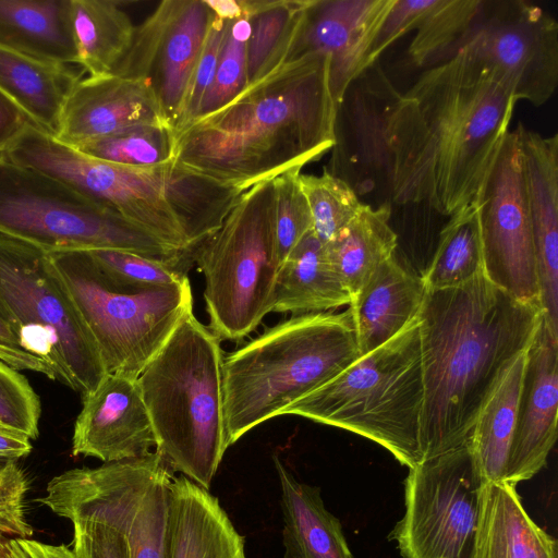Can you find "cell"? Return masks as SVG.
<instances>
[{"label": "cell", "instance_id": "6da1fadb", "mask_svg": "<svg viewBox=\"0 0 558 558\" xmlns=\"http://www.w3.org/2000/svg\"><path fill=\"white\" fill-rule=\"evenodd\" d=\"M337 108L328 57L305 54L173 130V160L245 192L332 149Z\"/></svg>", "mask_w": 558, "mask_h": 558}, {"label": "cell", "instance_id": "7a4b0ae2", "mask_svg": "<svg viewBox=\"0 0 558 558\" xmlns=\"http://www.w3.org/2000/svg\"><path fill=\"white\" fill-rule=\"evenodd\" d=\"M544 310L518 301L484 274L450 289H426L420 323L423 460L469 442L502 369L527 349Z\"/></svg>", "mask_w": 558, "mask_h": 558}, {"label": "cell", "instance_id": "3957f363", "mask_svg": "<svg viewBox=\"0 0 558 558\" xmlns=\"http://www.w3.org/2000/svg\"><path fill=\"white\" fill-rule=\"evenodd\" d=\"M405 95L421 124V202L451 217L474 203L509 132L517 99L461 51L424 71Z\"/></svg>", "mask_w": 558, "mask_h": 558}, {"label": "cell", "instance_id": "277c9868", "mask_svg": "<svg viewBox=\"0 0 558 558\" xmlns=\"http://www.w3.org/2000/svg\"><path fill=\"white\" fill-rule=\"evenodd\" d=\"M360 357L350 310L292 315L222 361L226 444L332 380Z\"/></svg>", "mask_w": 558, "mask_h": 558}, {"label": "cell", "instance_id": "5b68a950", "mask_svg": "<svg viewBox=\"0 0 558 558\" xmlns=\"http://www.w3.org/2000/svg\"><path fill=\"white\" fill-rule=\"evenodd\" d=\"M220 341L190 311L137 377L155 451L207 490L228 448Z\"/></svg>", "mask_w": 558, "mask_h": 558}, {"label": "cell", "instance_id": "8992f818", "mask_svg": "<svg viewBox=\"0 0 558 558\" xmlns=\"http://www.w3.org/2000/svg\"><path fill=\"white\" fill-rule=\"evenodd\" d=\"M420 323L360 356L332 380L290 405L299 415L363 436L388 450L408 469L423 461Z\"/></svg>", "mask_w": 558, "mask_h": 558}, {"label": "cell", "instance_id": "52a82bcc", "mask_svg": "<svg viewBox=\"0 0 558 558\" xmlns=\"http://www.w3.org/2000/svg\"><path fill=\"white\" fill-rule=\"evenodd\" d=\"M46 262L89 329L108 374L137 378L193 311L190 280L172 287L126 283L87 251L46 252Z\"/></svg>", "mask_w": 558, "mask_h": 558}, {"label": "cell", "instance_id": "ba28073f", "mask_svg": "<svg viewBox=\"0 0 558 558\" xmlns=\"http://www.w3.org/2000/svg\"><path fill=\"white\" fill-rule=\"evenodd\" d=\"M338 160L331 174L378 206L415 204L421 149L420 122L412 98L401 94L378 61L348 86L337 108Z\"/></svg>", "mask_w": 558, "mask_h": 558}, {"label": "cell", "instance_id": "9c48e42d", "mask_svg": "<svg viewBox=\"0 0 558 558\" xmlns=\"http://www.w3.org/2000/svg\"><path fill=\"white\" fill-rule=\"evenodd\" d=\"M0 233L47 253L114 250L170 264H192L172 248L64 183L0 154Z\"/></svg>", "mask_w": 558, "mask_h": 558}, {"label": "cell", "instance_id": "30bf717a", "mask_svg": "<svg viewBox=\"0 0 558 558\" xmlns=\"http://www.w3.org/2000/svg\"><path fill=\"white\" fill-rule=\"evenodd\" d=\"M0 317L21 348L84 396L108 374L72 300L51 274L46 252L0 233Z\"/></svg>", "mask_w": 558, "mask_h": 558}, {"label": "cell", "instance_id": "8fae6325", "mask_svg": "<svg viewBox=\"0 0 558 558\" xmlns=\"http://www.w3.org/2000/svg\"><path fill=\"white\" fill-rule=\"evenodd\" d=\"M205 279L209 329L239 341L272 310L278 274L272 180L245 191L221 227L194 251Z\"/></svg>", "mask_w": 558, "mask_h": 558}, {"label": "cell", "instance_id": "7c38bea8", "mask_svg": "<svg viewBox=\"0 0 558 558\" xmlns=\"http://www.w3.org/2000/svg\"><path fill=\"white\" fill-rule=\"evenodd\" d=\"M144 229L166 245L190 248L170 208L158 167L132 168L93 158L28 123L3 153Z\"/></svg>", "mask_w": 558, "mask_h": 558}, {"label": "cell", "instance_id": "4fadbf2b", "mask_svg": "<svg viewBox=\"0 0 558 558\" xmlns=\"http://www.w3.org/2000/svg\"><path fill=\"white\" fill-rule=\"evenodd\" d=\"M483 486L469 442L409 469L390 533L401 557L473 558Z\"/></svg>", "mask_w": 558, "mask_h": 558}, {"label": "cell", "instance_id": "5bb4252c", "mask_svg": "<svg viewBox=\"0 0 558 558\" xmlns=\"http://www.w3.org/2000/svg\"><path fill=\"white\" fill-rule=\"evenodd\" d=\"M459 51L493 72L517 101L539 107L557 88L558 23L533 3L482 0Z\"/></svg>", "mask_w": 558, "mask_h": 558}, {"label": "cell", "instance_id": "9a60e30c", "mask_svg": "<svg viewBox=\"0 0 558 558\" xmlns=\"http://www.w3.org/2000/svg\"><path fill=\"white\" fill-rule=\"evenodd\" d=\"M473 204L478 215L484 276L513 299L541 304L526 182L515 130L505 136Z\"/></svg>", "mask_w": 558, "mask_h": 558}, {"label": "cell", "instance_id": "2e32d148", "mask_svg": "<svg viewBox=\"0 0 558 558\" xmlns=\"http://www.w3.org/2000/svg\"><path fill=\"white\" fill-rule=\"evenodd\" d=\"M213 12L205 0H165L135 27L133 41L114 75L148 80L161 110L179 125L201 59Z\"/></svg>", "mask_w": 558, "mask_h": 558}, {"label": "cell", "instance_id": "e0dca14e", "mask_svg": "<svg viewBox=\"0 0 558 558\" xmlns=\"http://www.w3.org/2000/svg\"><path fill=\"white\" fill-rule=\"evenodd\" d=\"M395 0H310L289 52L328 57L329 83L338 107L348 86L368 64L371 48Z\"/></svg>", "mask_w": 558, "mask_h": 558}, {"label": "cell", "instance_id": "ac0fdd59", "mask_svg": "<svg viewBox=\"0 0 558 558\" xmlns=\"http://www.w3.org/2000/svg\"><path fill=\"white\" fill-rule=\"evenodd\" d=\"M156 446L137 378L107 374L94 390L82 396L72 436L73 456L109 463L148 456Z\"/></svg>", "mask_w": 558, "mask_h": 558}, {"label": "cell", "instance_id": "d6986e66", "mask_svg": "<svg viewBox=\"0 0 558 558\" xmlns=\"http://www.w3.org/2000/svg\"><path fill=\"white\" fill-rule=\"evenodd\" d=\"M558 333L545 313L526 350L515 428L505 481L517 485L536 475L557 438Z\"/></svg>", "mask_w": 558, "mask_h": 558}, {"label": "cell", "instance_id": "ffe728a7", "mask_svg": "<svg viewBox=\"0 0 558 558\" xmlns=\"http://www.w3.org/2000/svg\"><path fill=\"white\" fill-rule=\"evenodd\" d=\"M144 125L172 128L148 80L114 74L88 76L82 78L69 95L54 137L76 147Z\"/></svg>", "mask_w": 558, "mask_h": 558}, {"label": "cell", "instance_id": "44dd1931", "mask_svg": "<svg viewBox=\"0 0 558 558\" xmlns=\"http://www.w3.org/2000/svg\"><path fill=\"white\" fill-rule=\"evenodd\" d=\"M519 137L537 265L541 304L558 333V135L543 136L521 123Z\"/></svg>", "mask_w": 558, "mask_h": 558}, {"label": "cell", "instance_id": "7402d4cb", "mask_svg": "<svg viewBox=\"0 0 558 558\" xmlns=\"http://www.w3.org/2000/svg\"><path fill=\"white\" fill-rule=\"evenodd\" d=\"M167 558H246L245 538L217 497L183 475L170 487Z\"/></svg>", "mask_w": 558, "mask_h": 558}, {"label": "cell", "instance_id": "603a6c76", "mask_svg": "<svg viewBox=\"0 0 558 558\" xmlns=\"http://www.w3.org/2000/svg\"><path fill=\"white\" fill-rule=\"evenodd\" d=\"M425 293L422 276L407 270L395 255L384 262L349 304L360 356L386 343L415 319Z\"/></svg>", "mask_w": 558, "mask_h": 558}, {"label": "cell", "instance_id": "cb8c5ba5", "mask_svg": "<svg viewBox=\"0 0 558 558\" xmlns=\"http://www.w3.org/2000/svg\"><path fill=\"white\" fill-rule=\"evenodd\" d=\"M473 558H558V544L529 515L515 485L486 483Z\"/></svg>", "mask_w": 558, "mask_h": 558}, {"label": "cell", "instance_id": "d4e9b609", "mask_svg": "<svg viewBox=\"0 0 558 558\" xmlns=\"http://www.w3.org/2000/svg\"><path fill=\"white\" fill-rule=\"evenodd\" d=\"M283 558H354L341 522L329 512L319 487L299 482L278 456Z\"/></svg>", "mask_w": 558, "mask_h": 558}, {"label": "cell", "instance_id": "484cf974", "mask_svg": "<svg viewBox=\"0 0 558 558\" xmlns=\"http://www.w3.org/2000/svg\"><path fill=\"white\" fill-rule=\"evenodd\" d=\"M82 72L65 64L35 59L0 44V93L28 121L56 136L64 104Z\"/></svg>", "mask_w": 558, "mask_h": 558}, {"label": "cell", "instance_id": "4316f807", "mask_svg": "<svg viewBox=\"0 0 558 558\" xmlns=\"http://www.w3.org/2000/svg\"><path fill=\"white\" fill-rule=\"evenodd\" d=\"M0 44L43 61L77 64L71 0H0Z\"/></svg>", "mask_w": 558, "mask_h": 558}, {"label": "cell", "instance_id": "83f0119b", "mask_svg": "<svg viewBox=\"0 0 558 558\" xmlns=\"http://www.w3.org/2000/svg\"><path fill=\"white\" fill-rule=\"evenodd\" d=\"M350 302L351 296L332 268L325 244L312 230L278 269L271 312L323 313Z\"/></svg>", "mask_w": 558, "mask_h": 558}, {"label": "cell", "instance_id": "f1b7e54d", "mask_svg": "<svg viewBox=\"0 0 558 558\" xmlns=\"http://www.w3.org/2000/svg\"><path fill=\"white\" fill-rule=\"evenodd\" d=\"M526 350L520 352L502 369L484 400L472 429L469 445L484 484L505 481L517 423Z\"/></svg>", "mask_w": 558, "mask_h": 558}, {"label": "cell", "instance_id": "f546056e", "mask_svg": "<svg viewBox=\"0 0 558 558\" xmlns=\"http://www.w3.org/2000/svg\"><path fill=\"white\" fill-rule=\"evenodd\" d=\"M166 199L190 248L216 232L244 191L190 171L174 160L158 166Z\"/></svg>", "mask_w": 558, "mask_h": 558}, {"label": "cell", "instance_id": "4dcf8cb0", "mask_svg": "<svg viewBox=\"0 0 558 558\" xmlns=\"http://www.w3.org/2000/svg\"><path fill=\"white\" fill-rule=\"evenodd\" d=\"M390 206L363 204L339 234L325 244L332 268L351 300L375 270L395 255L397 234L389 225Z\"/></svg>", "mask_w": 558, "mask_h": 558}, {"label": "cell", "instance_id": "1f68e13d", "mask_svg": "<svg viewBox=\"0 0 558 558\" xmlns=\"http://www.w3.org/2000/svg\"><path fill=\"white\" fill-rule=\"evenodd\" d=\"M77 64L90 77L112 74L133 41L135 26L119 3L71 0Z\"/></svg>", "mask_w": 558, "mask_h": 558}, {"label": "cell", "instance_id": "d6a6232c", "mask_svg": "<svg viewBox=\"0 0 558 558\" xmlns=\"http://www.w3.org/2000/svg\"><path fill=\"white\" fill-rule=\"evenodd\" d=\"M310 0H241L250 24L247 85L284 63Z\"/></svg>", "mask_w": 558, "mask_h": 558}, {"label": "cell", "instance_id": "836d02e7", "mask_svg": "<svg viewBox=\"0 0 558 558\" xmlns=\"http://www.w3.org/2000/svg\"><path fill=\"white\" fill-rule=\"evenodd\" d=\"M483 272L477 209L471 204L441 229L435 254L422 278L429 290L460 287Z\"/></svg>", "mask_w": 558, "mask_h": 558}, {"label": "cell", "instance_id": "e575fe53", "mask_svg": "<svg viewBox=\"0 0 558 558\" xmlns=\"http://www.w3.org/2000/svg\"><path fill=\"white\" fill-rule=\"evenodd\" d=\"M482 0H433L415 27L409 54L417 66L451 59L464 41Z\"/></svg>", "mask_w": 558, "mask_h": 558}, {"label": "cell", "instance_id": "d590c367", "mask_svg": "<svg viewBox=\"0 0 558 558\" xmlns=\"http://www.w3.org/2000/svg\"><path fill=\"white\" fill-rule=\"evenodd\" d=\"M74 148L114 165L132 168L158 167L173 160V129L156 125L135 126Z\"/></svg>", "mask_w": 558, "mask_h": 558}, {"label": "cell", "instance_id": "8d00e7d4", "mask_svg": "<svg viewBox=\"0 0 558 558\" xmlns=\"http://www.w3.org/2000/svg\"><path fill=\"white\" fill-rule=\"evenodd\" d=\"M314 234L324 244L332 241L356 216L364 203L340 178L324 171L320 175L300 174Z\"/></svg>", "mask_w": 558, "mask_h": 558}, {"label": "cell", "instance_id": "74e56055", "mask_svg": "<svg viewBox=\"0 0 558 558\" xmlns=\"http://www.w3.org/2000/svg\"><path fill=\"white\" fill-rule=\"evenodd\" d=\"M301 168H292L272 180V211L278 266L313 230L306 198L300 183Z\"/></svg>", "mask_w": 558, "mask_h": 558}, {"label": "cell", "instance_id": "f35d334b", "mask_svg": "<svg viewBox=\"0 0 558 558\" xmlns=\"http://www.w3.org/2000/svg\"><path fill=\"white\" fill-rule=\"evenodd\" d=\"M248 36L250 24L245 17L227 21L216 72L196 117L225 106L247 85L246 43Z\"/></svg>", "mask_w": 558, "mask_h": 558}, {"label": "cell", "instance_id": "ab89813d", "mask_svg": "<svg viewBox=\"0 0 558 558\" xmlns=\"http://www.w3.org/2000/svg\"><path fill=\"white\" fill-rule=\"evenodd\" d=\"M110 276L142 287H172L189 281V264H170L124 251H87Z\"/></svg>", "mask_w": 558, "mask_h": 558}, {"label": "cell", "instance_id": "60d3db41", "mask_svg": "<svg viewBox=\"0 0 558 558\" xmlns=\"http://www.w3.org/2000/svg\"><path fill=\"white\" fill-rule=\"evenodd\" d=\"M40 413L39 398L26 377L0 360V425L36 439Z\"/></svg>", "mask_w": 558, "mask_h": 558}, {"label": "cell", "instance_id": "b9f144b4", "mask_svg": "<svg viewBox=\"0 0 558 558\" xmlns=\"http://www.w3.org/2000/svg\"><path fill=\"white\" fill-rule=\"evenodd\" d=\"M28 478L16 461L0 463V534L29 538L34 531L26 519Z\"/></svg>", "mask_w": 558, "mask_h": 558}, {"label": "cell", "instance_id": "7bdbcfd3", "mask_svg": "<svg viewBox=\"0 0 558 558\" xmlns=\"http://www.w3.org/2000/svg\"><path fill=\"white\" fill-rule=\"evenodd\" d=\"M227 21L228 20H222L213 13L207 39L185 100L183 114L175 129L194 119L198 113L202 100L209 88L216 72L226 34Z\"/></svg>", "mask_w": 558, "mask_h": 558}, {"label": "cell", "instance_id": "ee69618b", "mask_svg": "<svg viewBox=\"0 0 558 558\" xmlns=\"http://www.w3.org/2000/svg\"><path fill=\"white\" fill-rule=\"evenodd\" d=\"M433 0H395L375 35L368 64L378 61L379 56L400 37L415 29Z\"/></svg>", "mask_w": 558, "mask_h": 558}, {"label": "cell", "instance_id": "f6af8a7d", "mask_svg": "<svg viewBox=\"0 0 558 558\" xmlns=\"http://www.w3.org/2000/svg\"><path fill=\"white\" fill-rule=\"evenodd\" d=\"M0 558H75L70 545H51L0 534Z\"/></svg>", "mask_w": 558, "mask_h": 558}, {"label": "cell", "instance_id": "bcb514c9", "mask_svg": "<svg viewBox=\"0 0 558 558\" xmlns=\"http://www.w3.org/2000/svg\"><path fill=\"white\" fill-rule=\"evenodd\" d=\"M31 123L26 116L2 93H0V154Z\"/></svg>", "mask_w": 558, "mask_h": 558}, {"label": "cell", "instance_id": "7dc6e473", "mask_svg": "<svg viewBox=\"0 0 558 558\" xmlns=\"http://www.w3.org/2000/svg\"><path fill=\"white\" fill-rule=\"evenodd\" d=\"M31 440L25 434L0 425V463L28 456L33 449Z\"/></svg>", "mask_w": 558, "mask_h": 558}, {"label": "cell", "instance_id": "c3c4849f", "mask_svg": "<svg viewBox=\"0 0 558 558\" xmlns=\"http://www.w3.org/2000/svg\"><path fill=\"white\" fill-rule=\"evenodd\" d=\"M0 360L16 371H32L40 373L52 380L57 379L52 368L46 362L35 355L19 354L0 347Z\"/></svg>", "mask_w": 558, "mask_h": 558}, {"label": "cell", "instance_id": "681fc988", "mask_svg": "<svg viewBox=\"0 0 558 558\" xmlns=\"http://www.w3.org/2000/svg\"><path fill=\"white\" fill-rule=\"evenodd\" d=\"M0 347L11 350L19 354H25V355L31 354V353L25 352L21 348L19 340L16 339L14 333L11 331L9 326L4 323V320L1 317H0Z\"/></svg>", "mask_w": 558, "mask_h": 558}]
</instances>
